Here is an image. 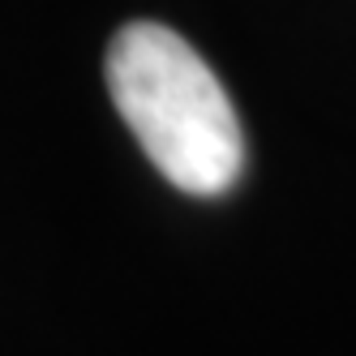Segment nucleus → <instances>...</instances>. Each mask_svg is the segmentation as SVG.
Masks as SVG:
<instances>
[{
	"mask_svg": "<svg viewBox=\"0 0 356 356\" xmlns=\"http://www.w3.org/2000/svg\"><path fill=\"white\" fill-rule=\"evenodd\" d=\"M108 90L163 181L193 197H219L245 168V134L215 69L159 26L134 22L108 47Z\"/></svg>",
	"mask_w": 356,
	"mask_h": 356,
	"instance_id": "f257e3e1",
	"label": "nucleus"
}]
</instances>
